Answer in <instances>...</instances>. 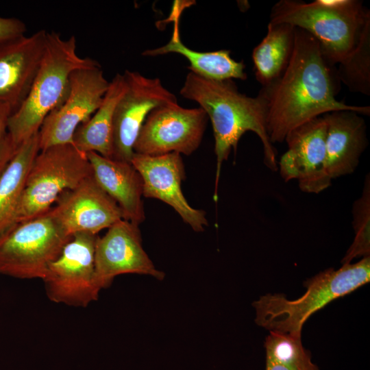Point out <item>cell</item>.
Returning a JSON list of instances; mask_svg holds the SVG:
<instances>
[{"label":"cell","instance_id":"1","mask_svg":"<svg viewBox=\"0 0 370 370\" xmlns=\"http://www.w3.org/2000/svg\"><path fill=\"white\" fill-rule=\"evenodd\" d=\"M339 85L336 70L325 59L319 42L296 27L294 49L287 68L258 94L267 110L271 142L283 143L295 127L332 111L350 110L369 116L370 106L349 105L336 98Z\"/></svg>","mask_w":370,"mask_h":370},{"label":"cell","instance_id":"2","mask_svg":"<svg viewBox=\"0 0 370 370\" xmlns=\"http://www.w3.org/2000/svg\"><path fill=\"white\" fill-rule=\"evenodd\" d=\"M180 93L185 99L197 102L211 121L217 159L214 199L217 201L223 162L247 132L260 138L263 161L273 171H278L277 150L267 131V110L260 97H252L240 92L232 79L212 80L190 71Z\"/></svg>","mask_w":370,"mask_h":370},{"label":"cell","instance_id":"3","mask_svg":"<svg viewBox=\"0 0 370 370\" xmlns=\"http://www.w3.org/2000/svg\"><path fill=\"white\" fill-rule=\"evenodd\" d=\"M99 64L79 56L74 36L63 38L47 32L44 53L31 89L21 106L10 116L8 132L20 146L40 128L47 115L65 99L71 74Z\"/></svg>","mask_w":370,"mask_h":370},{"label":"cell","instance_id":"4","mask_svg":"<svg viewBox=\"0 0 370 370\" xmlns=\"http://www.w3.org/2000/svg\"><path fill=\"white\" fill-rule=\"evenodd\" d=\"M270 21L287 23L311 34L332 66L356 45L370 11L358 0H280L271 8Z\"/></svg>","mask_w":370,"mask_h":370},{"label":"cell","instance_id":"5","mask_svg":"<svg viewBox=\"0 0 370 370\" xmlns=\"http://www.w3.org/2000/svg\"><path fill=\"white\" fill-rule=\"evenodd\" d=\"M369 280L370 256L338 269H327L306 280V293L295 300L267 294L254 301L256 323L271 332L301 335L303 325L313 313Z\"/></svg>","mask_w":370,"mask_h":370},{"label":"cell","instance_id":"6","mask_svg":"<svg viewBox=\"0 0 370 370\" xmlns=\"http://www.w3.org/2000/svg\"><path fill=\"white\" fill-rule=\"evenodd\" d=\"M92 174L86 153L72 144L40 150L27 174L18 223L47 212L62 193L75 188Z\"/></svg>","mask_w":370,"mask_h":370},{"label":"cell","instance_id":"7","mask_svg":"<svg viewBox=\"0 0 370 370\" xmlns=\"http://www.w3.org/2000/svg\"><path fill=\"white\" fill-rule=\"evenodd\" d=\"M71 238L49 210L18 223L0 242V274L42 280Z\"/></svg>","mask_w":370,"mask_h":370},{"label":"cell","instance_id":"8","mask_svg":"<svg viewBox=\"0 0 370 370\" xmlns=\"http://www.w3.org/2000/svg\"><path fill=\"white\" fill-rule=\"evenodd\" d=\"M97 234L77 233L52 262L42 280L47 296L53 302L69 306H88L98 299L95 248Z\"/></svg>","mask_w":370,"mask_h":370},{"label":"cell","instance_id":"9","mask_svg":"<svg viewBox=\"0 0 370 370\" xmlns=\"http://www.w3.org/2000/svg\"><path fill=\"white\" fill-rule=\"evenodd\" d=\"M208 120L200 107L185 108L177 102L159 106L147 116L134 151L149 156L172 152L189 156L200 146Z\"/></svg>","mask_w":370,"mask_h":370},{"label":"cell","instance_id":"10","mask_svg":"<svg viewBox=\"0 0 370 370\" xmlns=\"http://www.w3.org/2000/svg\"><path fill=\"white\" fill-rule=\"evenodd\" d=\"M109 85L100 65L73 72L65 99L47 115L40 128V149L73 145L75 130L100 106Z\"/></svg>","mask_w":370,"mask_h":370},{"label":"cell","instance_id":"11","mask_svg":"<svg viewBox=\"0 0 370 370\" xmlns=\"http://www.w3.org/2000/svg\"><path fill=\"white\" fill-rule=\"evenodd\" d=\"M123 75L126 88L114 113L112 159L131 162L134 144L150 112L162 104L177 101L158 77L129 70Z\"/></svg>","mask_w":370,"mask_h":370},{"label":"cell","instance_id":"12","mask_svg":"<svg viewBox=\"0 0 370 370\" xmlns=\"http://www.w3.org/2000/svg\"><path fill=\"white\" fill-rule=\"evenodd\" d=\"M327 123L323 116L312 119L290 131L284 141L288 149L278 162L285 182L297 180L300 190L318 194L332 184L325 168Z\"/></svg>","mask_w":370,"mask_h":370},{"label":"cell","instance_id":"13","mask_svg":"<svg viewBox=\"0 0 370 370\" xmlns=\"http://www.w3.org/2000/svg\"><path fill=\"white\" fill-rule=\"evenodd\" d=\"M139 225L121 219L98 236L95 248V269L101 288H108L117 275L126 273L149 275L158 280L164 278L157 269L142 244Z\"/></svg>","mask_w":370,"mask_h":370},{"label":"cell","instance_id":"14","mask_svg":"<svg viewBox=\"0 0 370 370\" xmlns=\"http://www.w3.org/2000/svg\"><path fill=\"white\" fill-rule=\"evenodd\" d=\"M131 163L143 179V197L169 205L195 232L204 230L208 225L206 212L193 208L182 190L186 171L180 153L149 156L134 153Z\"/></svg>","mask_w":370,"mask_h":370},{"label":"cell","instance_id":"15","mask_svg":"<svg viewBox=\"0 0 370 370\" xmlns=\"http://www.w3.org/2000/svg\"><path fill=\"white\" fill-rule=\"evenodd\" d=\"M49 210L69 236L97 234L123 219L118 204L92 174L77 186L62 193Z\"/></svg>","mask_w":370,"mask_h":370},{"label":"cell","instance_id":"16","mask_svg":"<svg viewBox=\"0 0 370 370\" xmlns=\"http://www.w3.org/2000/svg\"><path fill=\"white\" fill-rule=\"evenodd\" d=\"M47 34L39 30L0 41V103L8 106L12 114L31 89L42 59Z\"/></svg>","mask_w":370,"mask_h":370},{"label":"cell","instance_id":"17","mask_svg":"<svg viewBox=\"0 0 370 370\" xmlns=\"http://www.w3.org/2000/svg\"><path fill=\"white\" fill-rule=\"evenodd\" d=\"M327 123L325 168L330 178L352 173L368 145L367 125L362 115L350 110L322 115Z\"/></svg>","mask_w":370,"mask_h":370},{"label":"cell","instance_id":"18","mask_svg":"<svg viewBox=\"0 0 370 370\" xmlns=\"http://www.w3.org/2000/svg\"><path fill=\"white\" fill-rule=\"evenodd\" d=\"M92 175L107 194L118 204L123 219L139 225L145 220L143 182L131 162L86 153Z\"/></svg>","mask_w":370,"mask_h":370},{"label":"cell","instance_id":"19","mask_svg":"<svg viewBox=\"0 0 370 370\" xmlns=\"http://www.w3.org/2000/svg\"><path fill=\"white\" fill-rule=\"evenodd\" d=\"M40 150L38 132L20 145L0 179V242L18 224L27 174Z\"/></svg>","mask_w":370,"mask_h":370},{"label":"cell","instance_id":"20","mask_svg":"<svg viewBox=\"0 0 370 370\" xmlns=\"http://www.w3.org/2000/svg\"><path fill=\"white\" fill-rule=\"evenodd\" d=\"M171 53L186 58L190 64V71L206 79L223 81L233 79L246 80L247 78L243 62L233 59L230 51L222 49L201 52L186 47L180 38L178 16L175 18L170 40L164 46L143 51L142 55L157 56Z\"/></svg>","mask_w":370,"mask_h":370},{"label":"cell","instance_id":"21","mask_svg":"<svg viewBox=\"0 0 370 370\" xmlns=\"http://www.w3.org/2000/svg\"><path fill=\"white\" fill-rule=\"evenodd\" d=\"M126 88L123 74L117 73L110 82L103 101L92 116L75 130L73 145L83 153L96 152L112 158L113 117L116 106Z\"/></svg>","mask_w":370,"mask_h":370},{"label":"cell","instance_id":"22","mask_svg":"<svg viewBox=\"0 0 370 370\" xmlns=\"http://www.w3.org/2000/svg\"><path fill=\"white\" fill-rule=\"evenodd\" d=\"M295 29L287 23L269 22L266 36L254 49L255 76L262 87L278 79L287 68L294 49Z\"/></svg>","mask_w":370,"mask_h":370},{"label":"cell","instance_id":"23","mask_svg":"<svg viewBox=\"0 0 370 370\" xmlns=\"http://www.w3.org/2000/svg\"><path fill=\"white\" fill-rule=\"evenodd\" d=\"M264 347L266 370H319L303 347L301 335L270 331Z\"/></svg>","mask_w":370,"mask_h":370},{"label":"cell","instance_id":"24","mask_svg":"<svg viewBox=\"0 0 370 370\" xmlns=\"http://www.w3.org/2000/svg\"><path fill=\"white\" fill-rule=\"evenodd\" d=\"M338 64L336 70L340 82L350 92L370 95V18L355 47Z\"/></svg>","mask_w":370,"mask_h":370},{"label":"cell","instance_id":"25","mask_svg":"<svg viewBox=\"0 0 370 370\" xmlns=\"http://www.w3.org/2000/svg\"><path fill=\"white\" fill-rule=\"evenodd\" d=\"M354 241L341 260L351 263L356 258L370 256V177L366 175L360 196L352 207Z\"/></svg>","mask_w":370,"mask_h":370},{"label":"cell","instance_id":"26","mask_svg":"<svg viewBox=\"0 0 370 370\" xmlns=\"http://www.w3.org/2000/svg\"><path fill=\"white\" fill-rule=\"evenodd\" d=\"M26 30V25L22 21L0 16V41L23 36Z\"/></svg>","mask_w":370,"mask_h":370},{"label":"cell","instance_id":"27","mask_svg":"<svg viewBox=\"0 0 370 370\" xmlns=\"http://www.w3.org/2000/svg\"><path fill=\"white\" fill-rule=\"evenodd\" d=\"M18 148L8 132L0 138V179Z\"/></svg>","mask_w":370,"mask_h":370},{"label":"cell","instance_id":"28","mask_svg":"<svg viewBox=\"0 0 370 370\" xmlns=\"http://www.w3.org/2000/svg\"><path fill=\"white\" fill-rule=\"evenodd\" d=\"M12 109L7 105L0 103V138L8 133V125Z\"/></svg>","mask_w":370,"mask_h":370}]
</instances>
